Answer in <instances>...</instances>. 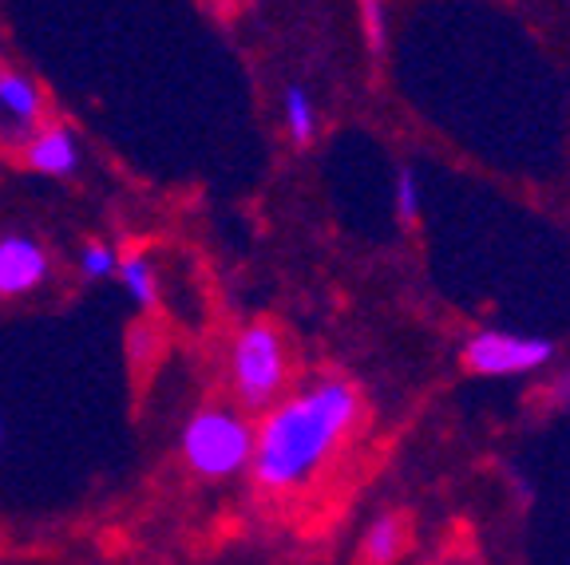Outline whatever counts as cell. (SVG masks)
I'll return each instance as SVG.
<instances>
[{
    "mask_svg": "<svg viewBox=\"0 0 570 565\" xmlns=\"http://www.w3.org/2000/svg\"><path fill=\"white\" fill-rule=\"evenodd\" d=\"M361 419V391L341 376L309 384L274 404L254 432L249 475L266 495H289L305 486Z\"/></svg>",
    "mask_w": 570,
    "mask_h": 565,
    "instance_id": "6da1fadb",
    "label": "cell"
},
{
    "mask_svg": "<svg viewBox=\"0 0 570 565\" xmlns=\"http://www.w3.org/2000/svg\"><path fill=\"white\" fill-rule=\"evenodd\" d=\"M178 450H183V463H187L190 475L223 483V478L249 470L254 427L234 407H198L178 435Z\"/></svg>",
    "mask_w": 570,
    "mask_h": 565,
    "instance_id": "7a4b0ae2",
    "label": "cell"
},
{
    "mask_svg": "<svg viewBox=\"0 0 570 565\" xmlns=\"http://www.w3.org/2000/svg\"><path fill=\"white\" fill-rule=\"evenodd\" d=\"M226 380H230L238 407L246 412H269L277 404V396L289 384V348L269 320H254L234 336Z\"/></svg>",
    "mask_w": 570,
    "mask_h": 565,
    "instance_id": "3957f363",
    "label": "cell"
},
{
    "mask_svg": "<svg viewBox=\"0 0 570 565\" xmlns=\"http://www.w3.org/2000/svg\"><path fill=\"white\" fill-rule=\"evenodd\" d=\"M554 356V345L547 336H523V333H499V328H483L468 340L463 360L475 376H523V371L547 368Z\"/></svg>",
    "mask_w": 570,
    "mask_h": 565,
    "instance_id": "277c9868",
    "label": "cell"
},
{
    "mask_svg": "<svg viewBox=\"0 0 570 565\" xmlns=\"http://www.w3.org/2000/svg\"><path fill=\"white\" fill-rule=\"evenodd\" d=\"M52 274V257L28 234H0V297H28Z\"/></svg>",
    "mask_w": 570,
    "mask_h": 565,
    "instance_id": "5b68a950",
    "label": "cell"
},
{
    "mask_svg": "<svg viewBox=\"0 0 570 565\" xmlns=\"http://www.w3.org/2000/svg\"><path fill=\"white\" fill-rule=\"evenodd\" d=\"M0 119L12 127V139L20 142L45 123V91L24 71H0Z\"/></svg>",
    "mask_w": 570,
    "mask_h": 565,
    "instance_id": "8992f818",
    "label": "cell"
},
{
    "mask_svg": "<svg viewBox=\"0 0 570 565\" xmlns=\"http://www.w3.org/2000/svg\"><path fill=\"white\" fill-rule=\"evenodd\" d=\"M20 155H24L28 167L48 178H68L71 170L80 167V142L63 123L36 127L24 139V147H20Z\"/></svg>",
    "mask_w": 570,
    "mask_h": 565,
    "instance_id": "52a82bcc",
    "label": "cell"
},
{
    "mask_svg": "<svg viewBox=\"0 0 570 565\" xmlns=\"http://www.w3.org/2000/svg\"><path fill=\"white\" fill-rule=\"evenodd\" d=\"M409 549V518L396 511L376 514L373 522L361 534V546H356V562L361 565H396Z\"/></svg>",
    "mask_w": 570,
    "mask_h": 565,
    "instance_id": "ba28073f",
    "label": "cell"
},
{
    "mask_svg": "<svg viewBox=\"0 0 570 565\" xmlns=\"http://www.w3.org/2000/svg\"><path fill=\"white\" fill-rule=\"evenodd\" d=\"M116 281L124 285V293L139 305V309H155V305H159V274H155L151 257L139 254V249L119 254Z\"/></svg>",
    "mask_w": 570,
    "mask_h": 565,
    "instance_id": "9c48e42d",
    "label": "cell"
},
{
    "mask_svg": "<svg viewBox=\"0 0 570 565\" xmlns=\"http://www.w3.org/2000/svg\"><path fill=\"white\" fill-rule=\"evenodd\" d=\"M282 119H285V131L297 147H309L317 139V107H313L309 91L302 83H289L282 91Z\"/></svg>",
    "mask_w": 570,
    "mask_h": 565,
    "instance_id": "30bf717a",
    "label": "cell"
},
{
    "mask_svg": "<svg viewBox=\"0 0 570 565\" xmlns=\"http://www.w3.org/2000/svg\"><path fill=\"white\" fill-rule=\"evenodd\" d=\"M356 20H361L368 52L381 56L389 48V0H356Z\"/></svg>",
    "mask_w": 570,
    "mask_h": 565,
    "instance_id": "8fae6325",
    "label": "cell"
},
{
    "mask_svg": "<svg viewBox=\"0 0 570 565\" xmlns=\"http://www.w3.org/2000/svg\"><path fill=\"white\" fill-rule=\"evenodd\" d=\"M119 266V249L107 246V241H83L80 249V274L88 281H107V277H116Z\"/></svg>",
    "mask_w": 570,
    "mask_h": 565,
    "instance_id": "7c38bea8",
    "label": "cell"
},
{
    "mask_svg": "<svg viewBox=\"0 0 570 565\" xmlns=\"http://www.w3.org/2000/svg\"><path fill=\"white\" fill-rule=\"evenodd\" d=\"M392 206H396V218H401L404 226H412V221L420 218V206H424V195H420V178L412 175V170H401V175H396Z\"/></svg>",
    "mask_w": 570,
    "mask_h": 565,
    "instance_id": "4fadbf2b",
    "label": "cell"
},
{
    "mask_svg": "<svg viewBox=\"0 0 570 565\" xmlns=\"http://www.w3.org/2000/svg\"><path fill=\"white\" fill-rule=\"evenodd\" d=\"M562 399H567V404H570V376H567V380H562Z\"/></svg>",
    "mask_w": 570,
    "mask_h": 565,
    "instance_id": "5bb4252c",
    "label": "cell"
},
{
    "mask_svg": "<svg viewBox=\"0 0 570 565\" xmlns=\"http://www.w3.org/2000/svg\"><path fill=\"white\" fill-rule=\"evenodd\" d=\"M0 439H4V427H0Z\"/></svg>",
    "mask_w": 570,
    "mask_h": 565,
    "instance_id": "9a60e30c",
    "label": "cell"
}]
</instances>
